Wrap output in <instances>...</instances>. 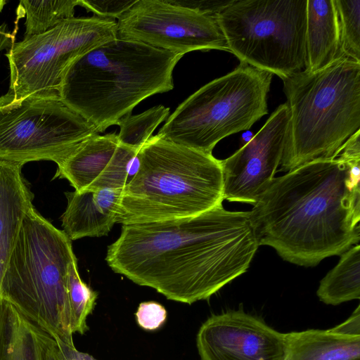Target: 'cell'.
<instances>
[{"mask_svg":"<svg viewBox=\"0 0 360 360\" xmlns=\"http://www.w3.org/2000/svg\"><path fill=\"white\" fill-rule=\"evenodd\" d=\"M169 108L163 105L153 107L140 114L129 113L117 122L120 143L139 150L152 136L156 127L168 117Z\"/></svg>","mask_w":360,"mask_h":360,"instance_id":"cell-22","label":"cell"},{"mask_svg":"<svg viewBox=\"0 0 360 360\" xmlns=\"http://www.w3.org/2000/svg\"><path fill=\"white\" fill-rule=\"evenodd\" d=\"M72 240L34 207L25 214L1 284V299L53 339L74 344L68 292Z\"/></svg>","mask_w":360,"mask_h":360,"instance_id":"cell-6","label":"cell"},{"mask_svg":"<svg viewBox=\"0 0 360 360\" xmlns=\"http://www.w3.org/2000/svg\"><path fill=\"white\" fill-rule=\"evenodd\" d=\"M168 1L174 5L195 10L202 13L217 15L226 6L230 1H214V0H202V1H191V0H168Z\"/></svg>","mask_w":360,"mask_h":360,"instance_id":"cell-27","label":"cell"},{"mask_svg":"<svg viewBox=\"0 0 360 360\" xmlns=\"http://www.w3.org/2000/svg\"><path fill=\"white\" fill-rule=\"evenodd\" d=\"M116 39V21L97 16L65 20L40 34L23 38L8 48L9 87L0 106L30 95L59 94L70 67L85 53Z\"/></svg>","mask_w":360,"mask_h":360,"instance_id":"cell-9","label":"cell"},{"mask_svg":"<svg viewBox=\"0 0 360 360\" xmlns=\"http://www.w3.org/2000/svg\"><path fill=\"white\" fill-rule=\"evenodd\" d=\"M345 57L335 0H307L306 65L315 72Z\"/></svg>","mask_w":360,"mask_h":360,"instance_id":"cell-17","label":"cell"},{"mask_svg":"<svg viewBox=\"0 0 360 360\" xmlns=\"http://www.w3.org/2000/svg\"><path fill=\"white\" fill-rule=\"evenodd\" d=\"M54 340L63 360H97L89 354L77 350L74 344H68L58 339Z\"/></svg>","mask_w":360,"mask_h":360,"instance_id":"cell-29","label":"cell"},{"mask_svg":"<svg viewBox=\"0 0 360 360\" xmlns=\"http://www.w3.org/2000/svg\"><path fill=\"white\" fill-rule=\"evenodd\" d=\"M137 0H79V6L95 16L115 20L128 11Z\"/></svg>","mask_w":360,"mask_h":360,"instance_id":"cell-25","label":"cell"},{"mask_svg":"<svg viewBox=\"0 0 360 360\" xmlns=\"http://www.w3.org/2000/svg\"><path fill=\"white\" fill-rule=\"evenodd\" d=\"M290 114L280 105L242 148L221 160L224 200L255 204L274 178L285 146Z\"/></svg>","mask_w":360,"mask_h":360,"instance_id":"cell-12","label":"cell"},{"mask_svg":"<svg viewBox=\"0 0 360 360\" xmlns=\"http://www.w3.org/2000/svg\"><path fill=\"white\" fill-rule=\"evenodd\" d=\"M183 57L144 43L114 39L70 67L59 95L98 133L117 124L145 98L174 88L172 72Z\"/></svg>","mask_w":360,"mask_h":360,"instance_id":"cell-3","label":"cell"},{"mask_svg":"<svg viewBox=\"0 0 360 360\" xmlns=\"http://www.w3.org/2000/svg\"><path fill=\"white\" fill-rule=\"evenodd\" d=\"M79 0H51L20 1L18 11L25 16L23 38L40 34L62 21L74 18Z\"/></svg>","mask_w":360,"mask_h":360,"instance_id":"cell-21","label":"cell"},{"mask_svg":"<svg viewBox=\"0 0 360 360\" xmlns=\"http://www.w3.org/2000/svg\"><path fill=\"white\" fill-rule=\"evenodd\" d=\"M6 4V1L0 0V12L2 11Z\"/></svg>","mask_w":360,"mask_h":360,"instance_id":"cell-31","label":"cell"},{"mask_svg":"<svg viewBox=\"0 0 360 360\" xmlns=\"http://www.w3.org/2000/svg\"><path fill=\"white\" fill-rule=\"evenodd\" d=\"M68 292L72 332L73 334L84 335L89 329L86 320L94 309L98 292L80 278L77 258L72 261L69 266Z\"/></svg>","mask_w":360,"mask_h":360,"instance_id":"cell-23","label":"cell"},{"mask_svg":"<svg viewBox=\"0 0 360 360\" xmlns=\"http://www.w3.org/2000/svg\"><path fill=\"white\" fill-rule=\"evenodd\" d=\"M200 360H283L284 333L242 308L209 317L196 336Z\"/></svg>","mask_w":360,"mask_h":360,"instance_id":"cell-13","label":"cell"},{"mask_svg":"<svg viewBox=\"0 0 360 360\" xmlns=\"http://www.w3.org/2000/svg\"><path fill=\"white\" fill-rule=\"evenodd\" d=\"M320 301L332 305L360 298V245L341 255L338 264L321 281L316 291Z\"/></svg>","mask_w":360,"mask_h":360,"instance_id":"cell-20","label":"cell"},{"mask_svg":"<svg viewBox=\"0 0 360 360\" xmlns=\"http://www.w3.org/2000/svg\"><path fill=\"white\" fill-rule=\"evenodd\" d=\"M123 189L66 192L68 205L61 217L71 240L107 236L117 223Z\"/></svg>","mask_w":360,"mask_h":360,"instance_id":"cell-15","label":"cell"},{"mask_svg":"<svg viewBox=\"0 0 360 360\" xmlns=\"http://www.w3.org/2000/svg\"><path fill=\"white\" fill-rule=\"evenodd\" d=\"M23 165L0 160V304L1 284L22 219L33 207V195L22 174Z\"/></svg>","mask_w":360,"mask_h":360,"instance_id":"cell-16","label":"cell"},{"mask_svg":"<svg viewBox=\"0 0 360 360\" xmlns=\"http://www.w3.org/2000/svg\"><path fill=\"white\" fill-rule=\"evenodd\" d=\"M283 82L290 120L282 170L335 158L360 130V63L342 58L315 72L303 70Z\"/></svg>","mask_w":360,"mask_h":360,"instance_id":"cell-5","label":"cell"},{"mask_svg":"<svg viewBox=\"0 0 360 360\" xmlns=\"http://www.w3.org/2000/svg\"><path fill=\"white\" fill-rule=\"evenodd\" d=\"M307 0H231L216 15L229 51L282 80L305 69Z\"/></svg>","mask_w":360,"mask_h":360,"instance_id":"cell-8","label":"cell"},{"mask_svg":"<svg viewBox=\"0 0 360 360\" xmlns=\"http://www.w3.org/2000/svg\"><path fill=\"white\" fill-rule=\"evenodd\" d=\"M136 158V172L122 192L117 223L184 219L222 205V167L212 154L155 135Z\"/></svg>","mask_w":360,"mask_h":360,"instance_id":"cell-4","label":"cell"},{"mask_svg":"<svg viewBox=\"0 0 360 360\" xmlns=\"http://www.w3.org/2000/svg\"><path fill=\"white\" fill-rule=\"evenodd\" d=\"M116 38L181 56L198 50L229 51L215 15L174 5L168 0H137L117 19Z\"/></svg>","mask_w":360,"mask_h":360,"instance_id":"cell-11","label":"cell"},{"mask_svg":"<svg viewBox=\"0 0 360 360\" xmlns=\"http://www.w3.org/2000/svg\"><path fill=\"white\" fill-rule=\"evenodd\" d=\"M345 57L360 63V0H335Z\"/></svg>","mask_w":360,"mask_h":360,"instance_id":"cell-24","label":"cell"},{"mask_svg":"<svg viewBox=\"0 0 360 360\" xmlns=\"http://www.w3.org/2000/svg\"><path fill=\"white\" fill-rule=\"evenodd\" d=\"M45 331L11 303L0 304V360H42Z\"/></svg>","mask_w":360,"mask_h":360,"instance_id":"cell-19","label":"cell"},{"mask_svg":"<svg viewBox=\"0 0 360 360\" xmlns=\"http://www.w3.org/2000/svg\"><path fill=\"white\" fill-rule=\"evenodd\" d=\"M139 150L120 143L115 133L93 135L57 164L54 178L77 192L123 189L136 172Z\"/></svg>","mask_w":360,"mask_h":360,"instance_id":"cell-14","label":"cell"},{"mask_svg":"<svg viewBox=\"0 0 360 360\" xmlns=\"http://www.w3.org/2000/svg\"><path fill=\"white\" fill-rule=\"evenodd\" d=\"M42 360H63L56 340L46 332L43 340Z\"/></svg>","mask_w":360,"mask_h":360,"instance_id":"cell-30","label":"cell"},{"mask_svg":"<svg viewBox=\"0 0 360 360\" xmlns=\"http://www.w3.org/2000/svg\"><path fill=\"white\" fill-rule=\"evenodd\" d=\"M98 134L57 93L33 94L0 106L1 160L23 165L38 160L58 164L83 141Z\"/></svg>","mask_w":360,"mask_h":360,"instance_id":"cell-10","label":"cell"},{"mask_svg":"<svg viewBox=\"0 0 360 360\" xmlns=\"http://www.w3.org/2000/svg\"><path fill=\"white\" fill-rule=\"evenodd\" d=\"M283 360H360V336L328 330L284 333Z\"/></svg>","mask_w":360,"mask_h":360,"instance_id":"cell-18","label":"cell"},{"mask_svg":"<svg viewBox=\"0 0 360 360\" xmlns=\"http://www.w3.org/2000/svg\"><path fill=\"white\" fill-rule=\"evenodd\" d=\"M330 330L346 336H360V306H357L354 311L346 321L330 328Z\"/></svg>","mask_w":360,"mask_h":360,"instance_id":"cell-28","label":"cell"},{"mask_svg":"<svg viewBox=\"0 0 360 360\" xmlns=\"http://www.w3.org/2000/svg\"><path fill=\"white\" fill-rule=\"evenodd\" d=\"M360 160L316 159L274 177L250 211L259 245L315 266L360 240Z\"/></svg>","mask_w":360,"mask_h":360,"instance_id":"cell-2","label":"cell"},{"mask_svg":"<svg viewBox=\"0 0 360 360\" xmlns=\"http://www.w3.org/2000/svg\"><path fill=\"white\" fill-rule=\"evenodd\" d=\"M259 246L250 212L221 205L191 217L123 224L105 260L134 283L191 304L244 274Z\"/></svg>","mask_w":360,"mask_h":360,"instance_id":"cell-1","label":"cell"},{"mask_svg":"<svg viewBox=\"0 0 360 360\" xmlns=\"http://www.w3.org/2000/svg\"><path fill=\"white\" fill-rule=\"evenodd\" d=\"M135 316L138 325L141 328L155 330L165 323L167 312L166 309L157 302H143L139 304Z\"/></svg>","mask_w":360,"mask_h":360,"instance_id":"cell-26","label":"cell"},{"mask_svg":"<svg viewBox=\"0 0 360 360\" xmlns=\"http://www.w3.org/2000/svg\"><path fill=\"white\" fill-rule=\"evenodd\" d=\"M273 75L240 63L236 68L205 84L183 101L157 136L212 154L226 136L249 129L268 112Z\"/></svg>","mask_w":360,"mask_h":360,"instance_id":"cell-7","label":"cell"}]
</instances>
